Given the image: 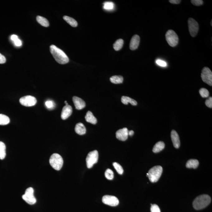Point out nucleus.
I'll list each match as a JSON object with an SVG mask.
<instances>
[{
	"mask_svg": "<svg viewBox=\"0 0 212 212\" xmlns=\"http://www.w3.org/2000/svg\"><path fill=\"white\" fill-rule=\"evenodd\" d=\"M6 145L2 141H0V159L3 160L6 155Z\"/></svg>",
	"mask_w": 212,
	"mask_h": 212,
	"instance_id": "nucleus-26",
	"label": "nucleus"
},
{
	"mask_svg": "<svg viewBox=\"0 0 212 212\" xmlns=\"http://www.w3.org/2000/svg\"><path fill=\"white\" fill-rule=\"evenodd\" d=\"M121 101L122 103L125 105H128L129 103H130L133 106H136L137 105V102L136 100L127 96H123L121 97Z\"/></svg>",
	"mask_w": 212,
	"mask_h": 212,
	"instance_id": "nucleus-19",
	"label": "nucleus"
},
{
	"mask_svg": "<svg viewBox=\"0 0 212 212\" xmlns=\"http://www.w3.org/2000/svg\"><path fill=\"white\" fill-rule=\"evenodd\" d=\"M163 172V168L161 166H155L150 169L147 176L152 183L156 182L160 178Z\"/></svg>",
	"mask_w": 212,
	"mask_h": 212,
	"instance_id": "nucleus-3",
	"label": "nucleus"
},
{
	"mask_svg": "<svg viewBox=\"0 0 212 212\" xmlns=\"http://www.w3.org/2000/svg\"><path fill=\"white\" fill-rule=\"evenodd\" d=\"M103 7L105 10L108 11L112 10L114 8V4L112 2H106L104 3Z\"/></svg>",
	"mask_w": 212,
	"mask_h": 212,
	"instance_id": "nucleus-28",
	"label": "nucleus"
},
{
	"mask_svg": "<svg viewBox=\"0 0 212 212\" xmlns=\"http://www.w3.org/2000/svg\"><path fill=\"white\" fill-rule=\"evenodd\" d=\"M6 62L5 57L0 53V64H4Z\"/></svg>",
	"mask_w": 212,
	"mask_h": 212,
	"instance_id": "nucleus-37",
	"label": "nucleus"
},
{
	"mask_svg": "<svg viewBox=\"0 0 212 212\" xmlns=\"http://www.w3.org/2000/svg\"><path fill=\"white\" fill-rule=\"evenodd\" d=\"M85 120L87 122L90 123L91 124L95 125L97 123V120L93 115L91 111H88L85 117Z\"/></svg>",
	"mask_w": 212,
	"mask_h": 212,
	"instance_id": "nucleus-18",
	"label": "nucleus"
},
{
	"mask_svg": "<svg viewBox=\"0 0 212 212\" xmlns=\"http://www.w3.org/2000/svg\"><path fill=\"white\" fill-rule=\"evenodd\" d=\"M199 93L201 97H207L210 95V93L207 89L205 88H201L200 90Z\"/></svg>",
	"mask_w": 212,
	"mask_h": 212,
	"instance_id": "nucleus-32",
	"label": "nucleus"
},
{
	"mask_svg": "<svg viewBox=\"0 0 212 212\" xmlns=\"http://www.w3.org/2000/svg\"><path fill=\"white\" fill-rule=\"evenodd\" d=\"M189 32L191 36L195 37L197 34L199 29V26L197 22L195 19L190 18L188 21Z\"/></svg>",
	"mask_w": 212,
	"mask_h": 212,
	"instance_id": "nucleus-10",
	"label": "nucleus"
},
{
	"mask_svg": "<svg viewBox=\"0 0 212 212\" xmlns=\"http://www.w3.org/2000/svg\"><path fill=\"white\" fill-rule=\"evenodd\" d=\"M211 202V198L207 195L198 196L193 202L194 208L196 210H200L205 208Z\"/></svg>",
	"mask_w": 212,
	"mask_h": 212,
	"instance_id": "nucleus-2",
	"label": "nucleus"
},
{
	"mask_svg": "<svg viewBox=\"0 0 212 212\" xmlns=\"http://www.w3.org/2000/svg\"><path fill=\"white\" fill-rule=\"evenodd\" d=\"M102 201L106 205L111 206H116L119 204V201L116 197L110 195H105L102 198Z\"/></svg>",
	"mask_w": 212,
	"mask_h": 212,
	"instance_id": "nucleus-11",
	"label": "nucleus"
},
{
	"mask_svg": "<svg viewBox=\"0 0 212 212\" xmlns=\"http://www.w3.org/2000/svg\"><path fill=\"white\" fill-rule=\"evenodd\" d=\"M156 64L158 65L161 66L162 67H166L167 66V64L165 61H162V60L158 59L156 60Z\"/></svg>",
	"mask_w": 212,
	"mask_h": 212,
	"instance_id": "nucleus-35",
	"label": "nucleus"
},
{
	"mask_svg": "<svg viewBox=\"0 0 212 212\" xmlns=\"http://www.w3.org/2000/svg\"><path fill=\"white\" fill-rule=\"evenodd\" d=\"M212 21H211V26H212Z\"/></svg>",
	"mask_w": 212,
	"mask_h": 212,
	"instance_id": "nucleus-43",
	"label": "nucleus"
},
{
	"mask_svg": "<svg viewBox=\"0 0 212 212\" xmlns=\"http://www.w3.org/2000/svg\"><path fill=\"white\" fill-rule=\"evenodd\" d=\"M14 43L15 45L17 46H21L22 45V42L19 39H18L17 40H15L14 41Z\"/></svg>",
	"mask_w": 212,
	"mask_h": 212,
	"instance_id": "nucleus-38",
	"label": "nucleus"
},
{
	"mask_svg": "<svg viewBox=\"0 0 212 212\" xmlns=\"http://www.w3.org/2000/svg\"><path fill=\"white\" fill-rule=\"evenodd\" d=\"M123 81V78L121 76H114L110 78L111 82L114 84H121L122 83Z\"/></svg>",
	"mask_w": 212,
	"mask_h": 212,
	"instance_id": "nucleus-24",
	"label": "nucleus"
},
{
	"mask_svg": "<svg viewBox=\"0 0 212 212\" xmlns=\"http://www.w3.org/2000/svg\"><path fill=\"white\" fill-rule=\"evenodd\" d=\"M50 51L55 61L59 64H64L69 62V58L65 53L56 46L54 45H51Z\"/></svg>",
	"mask_w": 212,
	"mask_h": 212,
	"instance_id": "nucleus-1",
	"label": "nucleus"
},
{
	"mask_svg": "<svg viewBox=\"0 0 212 212\" xmlns=\"http://www.w3.org/2000/svg\"><path fill=\"white\" fill-rule=\"evenodd\" d=\"M166 40L170 46L174 47L178 45L179 38L178 35L175 31L172 30H169L165 34Z\"/></svg>",
	"mask_w": 212,
	"mask_h": 212,
	"instance_id": "nucleus-5",
	"label": "nucleus"
},
{
	"mask_svg": "<svg viewBox=\"0 0 212 212\" xmlns=\"http://www.w3.org/2000/svg\"><path fill=\"white\" fill-rule=\"evenodd\" d=\"M64 103H65L66 105H68V103L67 101H64Z\"/></svg>",
	"mask_w": 212,
	"mask_h": 212,
	"instance_id": "nucleus-42",
	"label": "nucleus"
},
{
	"mask_svg": "<svg viewBox=\"0 0 212 212\" xmlns=\"http://www.w3.org/2000/svg\"><path fill=\"white\" fill-rule=\"evenodd\" d=\"M20 103L25 106H32L37 103L36 99L34 96H23L19 100Z\"/></svg>",
	"mask_w": 212,
	"mask_h": 212,
	"instance_id": "nucleus-9",
	"label": "nucleus"
},
{
	"mask_svg": "<svg viewBox=\"0 0 212 212\" xmlns=\"http://www.w3.org/2000/svg\"><path fill=\"white\" fill-rule=\"evenodd\" d=\"M169 2L171 3L174 4H178L180 3L181 2V1L179 0H170Z\"/></svg>",
	"mask_w": 212,
	"mask_h": 212,
	"instance_id": "nucleus-39",
	"label": "nucleus"
},
{
	"mask_svg": "<svg viewBox=\"0 0 212 212\" xmlns=\"http://www.w3.org/2000/svg\"><path fill=\"white\" fill-rule=\"evenodd\" d=\"M73 112V108L70 105H67L64 106L62 111L61 118L62 119L65 120L67 119L71 115Z\"/></svg>",
	"mask_w": 212,
	"mask_h": 212,
	"instance_id": "nucleus-13",
	"label": "nucleus"
},
{
	"mask_svg": "<svg viewBox=\"0 0 212 212\" xmlns=\"http://www.w3.org/2000/svg\"><path fill=\"white\" fill-rule=\"evenodd\" d=\"M10 122V119L8 116L4 114H0V125H7Z\"/></svg>",
	"mask_w": 212,
	"mask_h": 212,
	"instance_id": "nucleus-25",
	"label": "nucleus"
},
{
	"mask_svg": "<svg viewBox=\"0 0 212 212\" xmlns=\"http://www.w3.org/2000/svg\"><path fill=\"white\" fill-rule=\"evenodd\" d=\"M105 176L107 179L112 180L114 177L113 172L111 169H108L105 171Z\"/></svg>",
	"mask_w": 212,
	"mask_h": 212,
	"instance_id": "nucleus-30",
	"label": "nucleus"
},
{
	"mask_svg": "<svg viewBox=\"0 0 212 212\" xmlns=\"http://www.w3.org/2000/svg\"><path fill=\"white\" fill-rule=\"evenodd\" d=\"M36 19L37 22L40 23V25H41L42 26L46 27L49 26V21L45 18L40 16H37Z\"/></svg>",
	"mask_w": 212,
	"mask_h": 212,
	"instance_id": "nucleus-22",
	"label": "nucleus"
},
{
	"mask_svg": "<svg viewBox=\"0 0 212 212\" xmlns=\"http://www.w3.org/2000/svg\"><path fill=\"white\" fill-rule=\"evenodd\" d=\"M199 165V162L195 159H191L188 161L186 163V167L188 168H193L196 169Z\"/></svg>",
	"mask_w": 212,
	"mask_h": 212,
	"instance_id": "nucleus-21",
	"label": "nucleus"
},
{
	"mask_svg": "<svg viewBox=\"0 0 212 212\" xmlns=\"http://www.w3.org/2000/svg\"><path fill=\"white\" fill-rule=\"evenodd\" d=\"M49 163L54 169L59 171L62 167L64 160L59 154L54 153L49 158Z\"/></svg>",
	"mask_w": 212,
	"mask_h": 212,
	"instance_id": "nucleus-4",
	"label": "nucleus"
},
{
	"mask_svg": "<svg viewBox=\"0 0 212 212\" xmlns=\"http://www.w3.org/2000/svg\"><path fill=\"white\" fill-rule=\"evenodd\" d=\"M151 212H161L160 207L156 204H151Z\"/></svg>",
	"mask_w": 212,
	"mask_h": 212,
	"instance_id": "nucleus-33",
	"label": "nucleus"
},
{
	"mask_svg": "<svg viewBox=\"0 0 212 212\" xmlns=\"http://www.w3.org/2000/svg\"><path fill=\"white\" fill-rule=\"evenodd\" d=\"M34 190L32 187L28 188L22 195V198L26 202L30 205H33L36 202V199L34 195Z\"/></svg>",
	"mask_w": 212,
	"mask_h": 212,
	"instance_id": "nucleus-7",
	"label": "nucleus"
},
{
	"mask_svg": "<svg viewBox=\"0 0 212 212\" xmlns=\"http://www.w3.org/2000/svg\"><path fill=\"white\" fill-rule=\"evenodd\" d=\"M191 2L194 5L200 6L202 5L204 2H203V1H202V0H192V1H191Z\"/></svg>",
	"mask_w": 212,
	"mask_h": 212,
	"instance_id": "nucleus-34",
	"label": "nucleus"
},
{
	"mask_svg": "<svg viewBox=\"0 0 212 212\" xmlns=\"http://www.w3.org/2000/svg\"><path fill=\"white\" fill-rule=\"evenodd\" d=\"M165 145L163 141H159L155 144L153 148V152L154 153H158L161 151L164 148Z\"/></svg>",
	"mask_w": 212,
	"mask_h": 212,
	"instance_id": "nucleus-20",
	"label": "nucleus"
},
{
	"mask_svg": "<svg viewBox=\"0 0 212 212\" xmlns=\"http://www.w3.org/2000/svg\"><path fill=\"white\" fill-rule=\"evenodd\" d=\"M73 100L76 109L82 110L85 107L86 103L82 99L77 97V96H73Z\"/></svg>",
	"mask_w": 212,
	"mask_h": 212,
	"instance_id": "nucleus-14",
	"label": "nucleus"
},
{
	"mask_svg": "<svg viewBox=\"0 0 212 212\" xmlns=\"http://www.w3.org/2000/svg\"><path fill=\"white\" fill-rule=\"evenodd\" d=\"M123 43H124V41L122 39H119L114 43V49L116 51L120 50L123 47Z\"/></svg>",
	"mask_w": 212,
	"mask_h": 212,
	"instance_id": "nucleus-27",
	"label": "nucleus"
},
{
	"mask_svg": "<svg viewBox=\"0 0 212 212\" xmlns=\"http://www.w3.org/2000/svg\"><path fill=\"white\" fill-rule=\"evenodd\" d=\"M140 43V37L137 35H135L132 37L130 44V49L131 50H134L138 49Z\"/></svg>",
	"mask_w": 212,
	"mask_h": 212,
	"instance_id": "nucleus-16",
	"label": "nucleus"
},
{
	"mask_svg": "<svg viewBox=\"0 0 212 212\" xmlns=\"http://www.w3.org/2000/svg\"><path fill=\"white\" fill-rule=\"evenodd\" d=\"M205 105L209 108H212V97H210L205 101Z\"/></svg>",
	"mask_w": 212,
	"mask_h": 212,
	"instance_id": "nucleus-36",
	"label": "nucleus"
},
{
	"mask_svg": "<svg viewBox=\"0 0 212 212\" xmlns=\"http://www.w3.org/2000/svg\"><path fill=\"white\" fill-rule=\"evenodd\" d=\"M201 78L203 82L212 86V73L209 68L204 67L201 73Z\"/></svg>",
	"mask_w": 212,
	"mask_h": 212,
	"instance_id": "nucleus-8",
	"label": "nucleus"
},
{
	"mask_svg": "<svg viewBox=\"0 0 212 212\" xmlns=\"http://www.w3.org/2000/svg\"><path fill=\"white\" fill-rule=\"evenodd\" d=\"M134 134V132L133 130H130L129 131V136H132Z\"/></svg>",
	"mask_w": 212,
	"mask_h": 212,
	"instance_id": "nucleus-41",
	"label": "nucleus"
},
{
	"mask_svg": "<svg viewBox=\"0 0 212 212\" xmlns=\"http://www.w3.org/2000/svg\"><path fill=\"white\" fill-rule=\"evenodd\" d=\"M129 131L127 128L120 129L116 132V138L120 141H126L128 138Z\"/></svg>",
	"mask_w": 212,
	"mask_h": 212,
	"instance_id": "nucleus-12",
	"label": "nucleus"
},
{
	"mask_svg": "<svg viewBox=\"0 0 212 212\" xmlns=\"http://www.w3.org/2000/svg\"><path fill=\"white\" fill-rule=\"evenodd\" d=\"M114 168L116 170L117 172L120 174H122L123 173V169L122 167L119 164L116 162L113 163Z\"/></svg>",
	"mask_w": 212,
	"mask_h": 212,
	"instance_id": "nucleus-29",
	"label": "nucleus"
},
{
	"mask_svg": "<svg viewBox=\"0 0 212 212\" xmlns=\"http://www.w3.org/2000/svg\"><path fill=\"white\" fill-rule=\"evenodd\" d=\"M171 138L173 144L175 148H179L180 145L179 136L175 130H172L171 132Z\"/></svg>",
	"mask_w": 212,
	"mask_h": 212,
	"instance_id": "nucleus-15",
	"label": "nucleus"
},
{
	"mask_svg": "<svg viewBox=\"0 0 212 212\" xmlns=\"http://www.w3.org/2000/svg\"><path fill=\"white\" fill-rule=\"evenodd\" d=\"M75 130L77 134L80 135L85 134L86 132V129L82 123H78L76 125Z\"/></svg>",
	"mask_w": 212,
	"mask_h": 212,
	"instance_id": "nucleus-17",
	"label": "nucleus"
},
{
	"mask_svg": "<svg viewBox=\"0 0 212 212\" xmlns=\"http://www.w3.org/2000/svg\"><path fill=\"white\" fill-rule=\"evenodd\" d=\"M46 107L49 109H53L55 108V104L54 101L52 100H48L45 103Z\"/></svg>",
	"mask_w": 212,
	"mask_h": 212,
	"instance_id": "nucleus-31",
	"label": "nucleus"
},
{
	"mask_svg": "<svg viewBox=\"0 0 212 212\" xmlns=\"http://www.w3.org/2000/svg\"><path fill=\"white\" fill-rule=\"evenodd\" d=\"M98 157V151L96 150L88 153L86 158L87 165L88 169H91L95 164L97 163Z\"/></svg>",
	"mask_w": 212,
	"mask_h": 212,
	"instance_id": "nucleus-6",
	"label": "nucleus"
},
{
	"mask_svg": "<svg viewBox=\"0 0 212 212\" xmlns=\"http://www.w3.org/2000/svg\"><path fill=\"white\" fill-rule=\"evenodd\" d=\"M64 19L68 23L73 27H76L78 26V22L74 19L67 16H64Z\"/></svg>",
	"mask_w": 212,
	"mask_h": 212,
	"instance_id": "nucleus-23",
	"label": "nucleus"
},
{
	"mask_svg": "<svg viewBox=\"0 0 212 212\" xmlns=\"http://www.w3.org/2000/svg\"><path fill=\"white\" fill-rule=\"evenodd\" d=\"M18 39V37L17 35H13L11 37V39L12 41L14 42L15 40H17Z\"/></svg>",
	"mask_w": 212,
	"mask_h": 212,
	"instance_id": "nucleus-40",
	"label": "nucleus"
}]
</instances>
